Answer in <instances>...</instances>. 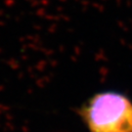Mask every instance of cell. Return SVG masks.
Instances as JSON below:
<instances>
[{
	"mask_svg": "<svg viewBox=\"0 0 132 132\" xmlns=\"http://www.w3.org/2000/svg\"><path fill=\"white\" fill-rule=\"evenodd\" d=\"M79 116L89 132H132V102L116 91L93 95L81 106Z\"/></svg>",
	"mask_w": 132,
	"mask_h": 132,
	"instance_id": "6da1fadb",
	"label": "cell"
}]
</instances>
